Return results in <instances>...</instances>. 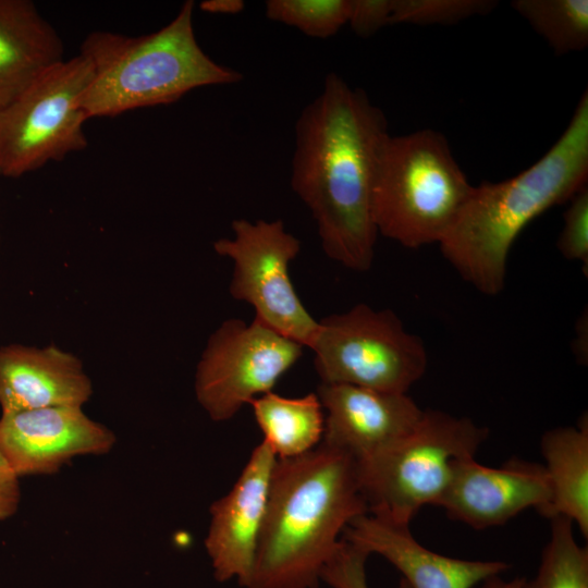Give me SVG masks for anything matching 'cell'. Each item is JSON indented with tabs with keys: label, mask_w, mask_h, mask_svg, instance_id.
<instances>
[{
	"label": "cell",
	"mask_w": 588,
	"mask_h": 588,
	"mask_svg": "<svg viewBox=\"0 0 588 588\" xmlns=\"http://www.w3.org/2000/svg\"><path fill=\"white\" fill-rule=\"evenodd\" d=\"M389 136L382 110L335 73L295 123L291 187L309 209L324 254L354 271L373 262L372 195Z\"/></svg>",
	"instance_id": "obj_1"
},
{
	"label": "cell",
	"mask_w": 588,
	"mask_h": 588,
	"mask_svg": "<svg viewBox=\"0 0 588 588\" xmlns=\"http://www.w3.org/2000/svg\"><path fill=\"white\" fill-rule=\"evenodd\" d=\"M357 461L320 442L277 458L254 567L244 588H318L344 529L367 514Z\"/></svg>",
	"instance_id": "obj_2"
},
{
	"label": "cell",
	"mask_w": 588,
	"mask_h": 588,
	"mask_svg": "<svg viewBox=\"0 0 588 588\" xmlns=\"http://www.w3.org/2000/svg\"><path fill=\"white\" fill-rule=\"evenodd\" d=\"M588 93H583L560 138L532 166L498 183L474 189L440 242L460 277L487 296L500 294L507 259L520 232L553 206L588 184Z\"/></svg>",
	"instance_id": "obj_3"
},
{
	"label": "cell",
	"mask_w": 588,
	"mask_h": 588,
	"mask_svg": "<svg viewBox=\"0 0 588 588\" xmlns=\"http://www.w3.org/2000/svg\"><path fill=\"white\" fill-rule=\"evenodd\" d=\"M193 11L194 1H185L172 21L148 35L97 30L85 38L81 54L93 68L82 99L88 118L168 105L195 88L243 79L241 72L217 63L201 49Z\"/></svg>",
	"instance_id": "obj_4"
},
{
	"label": "cell",
	"mask_w": 588,
	"mask_h": 588,
	"mask_svg": "<svg viewBox=\"0 0 588 588\" xmlns=\"http://www.w3.org/2000/svg\"><path fill=\"white\" fill-rule=\"evenodd\" d=\"M473 189L441 133L390 135L372 195L378 235L411 249L440 244Z\"/></svg>",
	"instance_id": "obj_5"
},
{
	"label": "cell",
	"mask_w": 588,
	"mask_h": 588,
	"mask_svg": "<svg viewBox=\"0 0 588 588\" xmlns=\"http://www.w3.org/2000/svg\"><path fill=\"white\" fill-rule=\"evenodd\" d=\"M489 430L468 417L424 409L416 427L393 445L357 461L370 514L409 525L426 505L438 506L454 463L475 457Z\"/></svg>",
	"instance_id": "obj_6"
},
{
	"label": "cell",
	"mask_w": 588,
	"mask_h": 588,
	"mask_svg": "<svg viewBox=\"0 0 588 588\" xmlns=\"http://www.w3.org/2000/svg\"><path fill=\"white\" fill-rule=\"evenodd\" d=\"M309 348L321 383L407 393L428 366L422 340L393 310L364 303L318 321Z\"/></svg>",
	"instance_id": "obj_7"
},
{
	"label": "cell",
	"mask_w": 588,
	"mask_h": 588,
	"mask_svg": "<svg viewBox=\"0 0 588 588\" xmlns=\"http://www.w3.org/2000/svg\"><path fill=\"white\" fill-rule=\"evenodd\" d=\"M91 78V64L79 53L0 110L1 175L19 177L87 146L83 125L89 118L82 99Z\"/></svg>",
	"instance_id": "obj_8"
},
{
	"label": "cell",
	"mask_w": 588,
	"mask_h": 588,
	"mask_svg": "<svg viewBox=\"0 0 588 588\" xmlns=\"http://www.w3.org/2000/svg\"><path fill=\"white\" fill-rule=\"evenodd\" d=\"M234 236L213 242L215 252L233 262L230 294L255 309V319L309 347L318 328L299 299L289 274V265L301 250V242L287 232L282 220L235 219Z\"/></svg>",
	"instance_id": "obj_9"
},
{
	"label": "cell",
	"mask_w": 588,
	"mask_h": 588,
	"mask_svg": "<svg viewBox=\"0 0 588 588\" xmlns=\"http://www.w3.org/2000/svg\"><path fill=\"white\" fill-rule=\"evenodd\" d=\"M304 346L259 320L223 321L197 364L195 394L215 421L229 420L253 399L272 391L301 358Z\"/></svg>",
	"instance_id": "obj_10"
},
{
	"label": "cell",
	"mask_w": 588,
	"mask_h": 588,
	"mask_svg": "<svg viewBox=\"0 0 588 588\" xmlns=\"http://www.w3.org/2000/svg\"><path fill=\"white\" fill-rule=\"evenodd\" d=\"M551 488L543 464L514 457L500 467L457 460L438 506L475 529L500 526L527 509L544 516Z\"/></svg>",
	"instance_id": "obj_11"
},
{
	"label": "cell",
	"mask_w": 588,
	"mask_h": 588,
	"mask_svg": "<svg viewBox=\"0 0 588 588\" xmlns=\"http://www.w3.org/2000/svg\"><path fill=\"white\" fill-rule=\"evenodd\" d=\"M115 443L106 426L77 406H51L0 417V453L20 476L52 474L78 455L105 454Z\"/></svg>",
	"instance_id": "obj_12"
},
{
	"label": "cell",
	"mask_w": 588,
	"mask_h": 588,
	"mask_svg": "<svg viewBox=\"0 0 588 588\" xmlns=\"http://www.w3.org/2000/svg\"><path fill=\"white\" fill-rule=\"evenodd\" d=\"M275 462L267 443H259L229 493L210 506L205 547L219 583L235 579L244 588L250 577Z\"/></svg>",
	"instance_id": "obj_13"
},
{
	"label": "cell",
	"mask_w": 588,
	"mask_h": 588,
	"mask_svg": "<svg viewBox=\"0 0 588 588\" xmlns=\"http://www.w3.org/2000/svg\"><path fill=\"white\" fill-rule=\"evenodd\" d=\"M316 393L324 412L321 441L348 453L356 461L407 436L424 413L407 393L321 382Z\"/></svg>",
	"instance_id": "obj_14"
},
{
	"label": "cell",
	"mask_w": 588,
	"mask_h": 588,
	"mask_svg": "<svg viewBox=\"0 0 588 588\" xmlns=\"http://www.w3.org/2000/svg\"><path fill=\"white\" fill-rule=\"evenodd\" d=\"M342 538L369 555L384 558L411 588H474L511 565L494 560H464L439 554L420 544L409 525L367 513L353 519Z\"/></svg>",
	"instance_id": "obj_15"
},
{
	"label": "cell",
	"mask_w": 588,
	"mask_h": 588,
	"mask_svg": "<svg viewBox=\"0 0 588 588\" xmlns=\"http://www.w3.org/2000/svg\"><path fill=\"white\" fill-rule=\"evenodd\" d=\"M93 393L82 362L56 346L0 347L2 413L51 406L82 407Z\"/></svg>",
	"instance_id": "obj_16"
},
{
	"label": "cell",
	"mask_w": 588,
	"mask_h": 588,
	"mask_svg": "<svg viewBox=\"0 0 588 588\" xmlns=\"http://www.w3.org/2000/svg\"><path fill=\"white\" fill-rule=\"evenodd\" d=\"M57 30L28 0H0V110L62 62Z\"/></svg>",
	"instance_id": "obj_17"
},
{
	"label": "cell",
	"mask_w": 588,
	"mask_h": 588,
	"mask_svg": "<svg viewBox=\"0 0 588 588\" xmlns=\"http://www.w3.org/2000/svg\"><path fill=\"white\" fill-rule=\"evenodd\" d=\"M551 498L544 517L564 516L588 537V417L546 431L540 440Z\"/></svg>",
	"instance_id": "obj_18"
},
{
	"label": "cell",
	"mask_w": 588,
	"mask_h": 588,
	"mask_svg": "<svg viewBox=\"0 0 588 588\" xmlns=\"http://www.w3.org/2000/svg\"><path fill=\"white\" fill-rule=\"evenodd\" d=\"M248 405L264 433L262 441L277 458L302 455L322 440L324 412L317 393L286 397L270 391Z\"/></svg>",
	"instance_id": "obj_19"
},
{
	"label": "cell",
	"mask_w": 588,
	"mask_h": 588,
	"mask_svg": "<svg viewBox=\"0 0 588 588\" xmlns=\"http://www.w3.org/2000/svg\"><path fill=\"white\" fill-rule=\"evenodd\" d=\"M511 7L556 54L577 52L587 48V0H514Z\"/></svg>",
	"instance_id": "obj_20"
},
{
	"label": "cell",
	"mask_w": 588,
	"mask_h": 588,
	"mask_svg": "<svg viewBox=\"0 0 588 588\" xmlns=\"http://www.w3.org/2000/svg\"><path fill=\"white\" fill-rule=\"evenodd\" d=\"M550 520V537L538 569L520 588H588V549L574 535V524L564 516Z\"/></svg>",
	"instance_id": "obj_21"
},
{
	"label": "cell",
	"mask_w": 588,
	"mask_h": 588,
	"mask_svg": "<svg viewBox=\"0 0 588 588\" xmlns=\"http://www.w3.org/2000/svg\"><path fill=\"white\" fill-rule=\"evenodd\" d=\"M266 16L314 38H329L347 24L350 0H268Z\"/></svg>",
	"instance_id": "obj_22"
},
{
	"label": "cell",
	"mask_w": 588,
	"mask_h": 588,
	"mask_svg": "<svg viewBox=\"0 0 588 588\" xmlns=\"http://www.w3.org/2000/svg\"><path fill=\"white\" fill-rule=\"evenodd\" d=\"M495 0H392L391 24L452 25L488 14Z\"/></svg>",
	"instance_id": "obj_23"
},
{
	"label": "cell",
	"mask_w": 588,
	"mask_h": 588,
	"mask_svg": "<svg viewBox=\"0 0 588 588\" xmlns=\"http://www.w3.org/2000/svg\"><path fill=\"white\" fill-rule=\"evenodd\" d=\"M563 215V228L556 247L561 255L577 261L588 274V184L581 186L568 200Z\"/></svg>",
	"instance_id": "obj_24"
},
{
	"label": "cell",
	"mask_w": 588,
	"mask_h": 588,
	"mask_svg": "<svg viewBox=\"0 0 588 588\" xmlns=\"http://www.w3.org/2000/svg\"><path fill=\"white\" fill-rule=\"evenodd\" d=\"M368 558L365 550L341 537L321 571V581L331 588H369L366 574ZM399 588L411 587L401 578Z\"/></svg>",
	"instance_id": "obj_25"
},
{
	"label": "cell",
	"mask_w": 588,
	"mask_h": 588,
	"mask_svg": "<svg viewBox=\"0 0 588 588\" xmlns=\"http://www.w3.org/2000/svg\"><path fill=\"white\" fill-rule=\"evenodd\" d=\"M392 0H350L347 24L359 37L367 38L390 25Z\"/></svg>",
	"instance_id": "obj_26"
},
{
	"label": "cell",
	"mask_w": 588,
	"mask_h": 588,
	"mask_svg": "<svg viewBox=\"0 0 588 588\" xmlns=\"http://www.w3.org/2000/svg\"><path fill=\"white\" fill-rule=\"evenodd\" d=\"M20 499L19 476L0 453V522L15 514Z\"/></svg>",
	"instance_id": "obj_27"
},
{
	"label": "cell",
	"mask_w": 588,
	"mask_h": 588,
	"mask_svg": "<svg viewBox=\"0 0 588 588\" xmlns=\"http://www.w3.org/2000/svg\"><path fill=\"white\" fill-rule=\"evenodd\" d=\"M200 9L211 14L234 15L245 8L243 0H205L199 4Z\"/></svg>",
	"instance_id": "obj_28"
},
{
	"label": "cell",
	"mask_w": 588,
	"mask_h": 588,
	"mask_svg": "<svg viewBox=\"0 0 588 588\" xmlns=\"http://www.w3.org/2000/svg\"><path fill=\"white\" fill-rule=\"evenodd\" d=\"M587 311L583 313L581 317L576 323V336L573 343L574 355L580 363H587Z\"/></svg>",
	"instance_id": "obj_29"
},
{
	"label": "cell",
	"mask_w": 588,
	"mask_h": 588,
	"mask_svg": "<svg viewBox=\"0 0 588 588\" xmlns=\"http://www.w3.org/2000/svg\"><path fill=\"white\" fill-rule=\"evenodd\" d=\"M525 577L504 579L501 575L492 576L480 585V588H520Z\"/></svg>",
	"instance_id": "obj_30"
},
{
	"label": "cell",
	"mask_w": 588,
	"mask_h": 588,
	"mask_svg": "<svg viewBox=\"0 0 588 588\" xmlns=\"http://www.w3.org/2000/svg\"><path fill=\"white\" fill-rule=\"evenodd\" d=\"M1 175V174H0Z\"/></svg>",
	"instance_id": "obj_31"
}]
</instances>
